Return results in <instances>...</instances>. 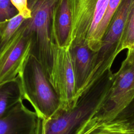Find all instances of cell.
I'll return each mask as SVG.
<instances>
[{
	"label": "cell",
	"instance_id": "cell-1",
	"mask_svg": "<svg viewBox=\"0 0 134 134\" xmlns=\"http://www.w3.org/2000/svg\"><path fill=\"white\" fill-rule=\"evenodd\" d=\"M110 69L89 85L79 96L75 105L68 110L59 108L49 119L43 120L44 134H76L92 118L103 102L114 80Z\"/></svg>",
	"mask_w": 134,
	"mask_h": 134
},
{
	"label": "cell",
	"instance_id": "cell-2",
	"mask_svg": "<svg viewBox=\"0 0 134 134\" xmlns=\"http://www.w3.org/2000/svg\"><path fill=\"white\" fill-rule=\"evenodd\" d=\"M18 75L23 99L31 104L41 119L51 118L61 107V102L40 62L29 54Z\"/></svg>",
	"mask_w": 134,
	"mask_h": 134
},
{
	"label": "cell",
	"instance_id": "cell-3",
	"mask_svg": "<svg viewBox=\"0 0 134 134\" xmlns=\"http://www.w3.org/2000/svg\"><path fill=\"white\" fill-rule=\"evenodd\" d=\"M58 1L34 0L29 7L31 11V17L26 19L28 35H35L31 54L41 64L51 83L53 75V56L51 37V19L54 8Z\"/></svg>",
	"mask_w": 134,
	"mask_h": 134
},
{
	"label": "cell",
	"instance_id": "cell-4",
	"mask_svg": "<svg viewBox=\"0 0 134 134\" xmlns=\"http://www.w3.org/2000/svg\"><path fill=\"white\" fill-rule=\"evenodd\" d=\"M113 83L94 117L102 122L114 120L134 98V50H128Z\"/></svg>",
	"mask_w": 134,
	"mask_h": 134
},
{
	"label": "cell",
	"instance_id": "cell-5",
	"mask_svg": "<svg viewBox=\"0 0 134 134\" xmlns=\"http://www.w3.org/2000/svg\"><path fill=\"white\" fill-rule=\"evenodd\" d=\"M56 13L52 15L51 46L53 56V75L52 84L59 95L63 110L73 107L76 102L75 81L69 47L60 46L56 21Z\"/></svg>",
	"mask_w": 134,
	"mask_h": 134
},
{
	"label": "cell",
	"instance_id": "cell-6",
	"mask_svg": "<svg viewBox=\"0 0 134 134\" xmlns=\"http://www.w3.org/2000/svg\"><path fill=\"white\" fill-rule=\"evenodd\" d=\"M133 1L121 0L96 52L94 70L87 86L110 69L115 58L121 51V40Z\"/></svg>",
	"mask_w": 134,
	"mask_h": 134
},
{
	"label": "cell",
	"instance_id": "cell-7",
	"mask_svg": "<svg viewBox=\"0 0 134 134\" xmlns=\"http://www.w3.org/2000/svg\"><path fill=\"white\" fill-rule=\"evenodd\" d=\"M27 30L25 20L12 38L0 48V83L15 79L31 54L33 38Z\"/></svg>",
	"mask_w": 134,
	"mask_h": 134
},
{
	"label": "cell",
	"instance_id": "cell-8",
	"mask_svg": "<svg viewBox=\"0 0 134 134\" xmlns=\"http://www.w3.org/2000/svg\"><path fill=\"white\" fill-rule=\"evenodd\" d=\"M43 120L21 100L0 118V134H42Z\"/></svg>",
	"mask_w": 134,
	"mask_h": 134
},
{
	"label": "cell",
	"instance_id": "cell-9",
	"mask_svg": "<svg viewBox=\"0 0 134 134\" xmlns=\"http://www.w3.org/2000/svg\"><path fill=\"white\" fill-rule=\"evenodd\" d=\"M98 1L68 0L71 16L68 47L83 41L86 42Z\"/></svg>",
	"mask_w": 134,
	"mask_h": 134
},
{
	"label": "cell",
	"instance_id": "cell-10",
	"mask_svg": "<svg viewBox=\"0 0 134 134\" xmlns=\"http://www.w3.org/2000/svg\"><path fill=\"white\" fill-rule=\"evenodd\" d=\"M69 48L75 76L77 99L90 81L94 68L96 52L91 50L86 41L71 45Z\"/></svg>",
	"mask_w": 134,
	"mask_h": 134
},
{
	"label": "cell",
	"instance_id": "cell-11",
	"mask_svg": "<svg viewBox=\"0 0 134 134\" xmlns=\"http://www.w3.org/2000/svg\"><path fill=\"white\" fill-rule=\"evenodd\" d=\"M24 100L19 75L14 80L0 83V118Z\"/></svg>",
	"mask_w": 134,
	"mask_h": 134
},
{
	"label": "cell",
	"instance_id": "cell-12",
	"mask_svg": "<svg viewBox=\"0 0 134 134\" xmlns=\"http://www.w3.org/2000/svg\"><path fill=\"white\" fill-rule=\"evenodd\" d=\"M57 28L60 46L68 47L71 16L68 0H58L57 4Z\"/></svg>",
	"mask_w": 134,
	"mask_h": 134
},
{
	"label": "cell",
	"instance_id": "cell-13",
	"mask_svg": "<svg viewBox=\"0 0 134 134\" xmlns=\"http://www.w3.org/2000/svg\"><path fill=\"white\" fill-rule=\"evenodd\" d=\"M121 0H109L104 15L94 37L88 45L89 48L94 51L97 52L100 48L101 42L116 10L120 5Z\"/></svg>",
	"mask_w": 134,
	"mask_h": 134
},
{
	"label": "cell",
	"instance_id": "cell-14",
	"mask_svg": "<svg viewBox=\"0 0 134 134\" xmlns=\"http://www.w3.org/2000/svg\"><path fill=\"white\" fill-rule=\"evenodd\" d=\"M88 134H134V130L123 120L115 119L102 122Z\"/></svg>",
	"mask_w": 134,
	"mask_h": 134
},
{
	"label": "cell",
	"instance_id": "cell-15",
	"mask_svg": "<svg viewBox=\"0 0 134 134\" xmlns=\"http://www.w3.org/2000/svg\"><path fill=\"white\" fill-rule=\"evenodd\" d=\"M134 50V1L132 5L122 36L121 50Z\"/></svg>",
	"mask_w": 134,
	"mask_h": 134
},
{
	"label": "cell",
	"instance_id": "cell-16",
	"mask_svg": "<svg viewBox=\"0 0 134 134\" xmlns=\"http://www.w3.org/2000/svg\"><path fill=\"white\" fill-rule=\"evenodd\" d=\"M108 1L109 0H99L98 2L94 13L92 24L86 39V42L88 45L92 41L98 26L102 20Z\"/></svg>",
	"mask_w": 134,
	"mask_h": 134
},
{
	"label": "cell",
	"instance_id": "cell-17",
	"mask_svg": "<svg viewBox=\"0 0 134 134\" xmlns=\"http://www.w3.org/2000/svg\"><path fill=\"white\" fill-rule=\"evenodd\" d=\"M18 13L10 0H0V22L9 19Z\"/></svg>",
	"mask_w": 134,
	"mask_h": 134
},
{
	"label": "cell",
	"instance_id": "cell-18",
	"mask_svg": "<svg viewBox=\"0 0 134 134\" xmlns=\"http://www.w3.org/2000/svg\"><path fill=\"white\" fill-rule=\"evenodd\" d=\"M115 119L123 120L134 130V98L126 109Z\"/></svg>",
	"mask_w": 134,
	"mask_h": 134
},
{
	"label": "cell",
	"instance_id": "cell-19",
	"mask_svg": "<svg viewBox=\"0 0 134 134\" xmlns=\"http://www.w3.org/2000/svg\"><path fill=\"white\" fill-rule=\"evenodd\" d=\"M11 3L25 19H30L31 17V11L28 6L27 0H10Z\"/></svg>",
	"mask_w": 134,
	"mask_h": 134
},
{
	"label": "cell",
	"instance_id": "cell-20",
	"mask_svg": "<svg viewBox=\"0 0 134 134\" xmlns=\"http://www.w3.org/2000/svg\"></svg>",
	"mask_w": 134,
	"mask_h": 134
}]
</instances>
